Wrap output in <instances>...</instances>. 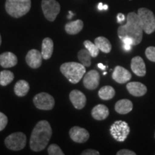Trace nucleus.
<instances>
[{
	"label": "nucleus",
	"instance_id": "obj_1",
	"mask_svg": "<svg viewBox=\"0 0 155 155\" xmlns=\"http://www.w3.org/2000/svg\"><path fill=\"white\" fill-rule=\"evenodd\" d=\"M52 136V129L49 122L45 120L39 121L31 134L30 149L34 152H40L47 147Z\"/></svg>",
	"mask_w": 155,
	"mask_h": 155
},
{
	"label": "nucleus",
	"instance_id": "obj_2",
	"mask_svg": "<svg viewBox=\"0 0 155 155\" xmlns=\"http://www.w3.org/2000/svg\"><path fill=\"white\" fill-rule=\"evenodd\" d=\"M143 31L138 15L135 12H130L127 15V23L121 25L118 29V35L120 39L129 37L133 40L134 45H137L142 40Z\"/></svg>",
	"mask_w": 155,
	"mask_h": 155
},
{
	"label": "nucleus",
	"instance_id": "obj_3",
	"mask_svg": "<svg viewBox=\"0 0 155 155\" xmlns=\"http://www.w3.org/2000/svg\"><path fill=\"white\" fill-rule=\"evenodd\" d=\"M60 69L64 76L73 84L78 83L84 76L86 71L84 65L76 62H68L62 64Z\"/></svg>",
	"mask_w": 155,
	"mask_h": 155
},
{
	"label": "nucleus",
	"instance_id": "obj_4",
	"mask_svg": "<svg viewBox=\"0 0 155 155\" xmlns=\"http://www.w3.org/2000/svg\"><path fill=\"white\" fill-rule=\"evenodd\" d=\"M31 8V0H6L7 12L15 18H19L28 13Z\"/></svg>",
	"mask_w": 155,
	"mask_h": 155
},
{
	"label": "nucleus",
	"instance_id": "obj_5",
	"mask_svg": "<svg viewBox=\"0 0 155 155\" xmlns=\"http://www.w3.org/2000/svg\"><path fill=\"white\" fill-rule=\"evenodd\" d=\"M138 15L143 30L147 34H152L155 31V16L153 12L147 8H140Z\"/></svg>",
	"mask_w": 155,
	"mask_h": 155
},
{
	"label": "nucleus",
	"instance_id": "obj_6",
	"mask_svg": "<svg viewBox=\"0 0 155 155\" xmlns=\"http://www.w3.org/2000/svg\"><path fill=\"white\" fill-rule=\"evenodd\" d=\"M5 144L6 147L10 150H22L26 146L27 137L22 132L13 133L5 139Z\"/></svg>",
	"mask_w": 155,
	"mask_h": 155
},
{
	"label": "nucleus",
	"instance_id": "obj_7",
	"mask_svg": "<svg viewBox=\"0 0 155 155\" xmlns=\"http://www.w3.org/2000/svg\"><path fill=\"white\" fill-rule=\"evenodd\" d=\"M130 132V128L127 122L124 121H116L111 126L110 133L116 141H124Z\"/></svg>",
	"mask_w": 155,
	"mask_h": 155
},
{
	"label": "nucleus",
	"instance_id": "obj_8",
	"mask_svg": "<svg viewBox=\"0 0 155 155\" xmlns=\"http://www.w3.org/2000/svg\"><path fill=\"white\" fill-rule=\"evenodd\" d=\"M42 9L45 18L53 22L61 11V5L55 0H42Z\"/></svg>",
	"mask_w": 155,
	"mask_h": 155
},
{
	"label": "nucleus",
	"instance_id": "obj_9",
	"mask_svg": "<svg viewBox=\"0 0 155 155\" xmlns=\"http://www.w3.org/2000/svg\"><path fill=\"white\" fill-rule=\"evenodd\" d=\"M33 103L38 109L49 111L53 109L55 106V99L47 93H40L35 96Z\"/></svg>",
	"mask_w": 155,
	"mask_h": 155
},
{
	"label": "nucleus",
	"instance_id": "obj_10",
	"mask_svg": "<svg viewBox=\"0 0 155 155\" xmlns=\"http://www.w3.org/2000/svg\"><path fill=\"white\" fill-rule=\"evenodd\" d=\"M100 82L99 73L95 70H91L86 73L83 78V85L87 89L94 90L98 88Z\"/></svg>",
	"mask_w": 155,
	"mask_h": 155
},
{
	"label": "nucleus",
	"instance_id": "obj_11",
	"mask_svg": "<svg viewBox=\"0 0 155 155\" xmlns=\"http://www.w3.org/2000/svg\"><path fill=\"white\" fill-rule=\"evenodd\" d=\"M69 135L71 139L73 141L77 143H84L88 140V131L86 129L79 127H73L69 131Z\"/></svg>",
	"mask_w": 155,
	"mask_h": 155
},
{
	"label": "nucleus",
	"instance_id": "obj_12",
	"mask_svg": "<svg viewBox=\"0 0 155 155\" xmlns=\"http://www.w3.org/2000/svg\"><path fill=\"white\" fill-rule=\"evenodd\" d=\"M42 58L41 52L36 49L30 50L26 55L27 64L32 68H38L41 66Z\"/></svg>",
	"mask_w": 155,
	"mask_h": 155
},
{
	"label": "nucleus",
	"instance_id": "obj_13",
	"mask_svg": "<svg viewBox=\"0 0 155 155\" xmlns=\"http://www.w3.org/2000/svg\"><path fill=\"white\" fill-rule=\"evenodd\" d=\"M112 78L116 82L123 84V83H125L130 81V79L131 78V74L128 70L118 65L114 70Z\"/></svg>",
	"mask_w": 155,
	"mask_h": 155
},
{
	"label": "nucleus",
	"instance_id": "obj_14",
	"mask_svg": "<svg viewBox=\"0 0 155 155\" xmlns=\"http://www.w3.org/2000/svg\"><path fill=\"white\" fill-rule=\"evenodd\" d=\"M70 100L73 106L77 109H82L86 104V97L84 94L78 90H73L70 93Z\"/></svg>",
	"mask_w": 155,
	"mask_h": 155
},
{
	"label": "nucleus",
	"instance_id": "obj_15",
	"mask_svg": "<svg viewBox=\"0 0 155 155\" xmlns=\"http://www.w3.org/2000/svg\"><path fill=\"white\" fill-rule=\"evenodd\" d=\"M131 71L139 77H143L146 75V65L140 56H136L132 58L131 62Z\"/></svg>",
	"mask_w": 155,
	"mask_h": 155
},
{
	"label": "nucleus",
	"instance_id": "obj_16",
	"mask_svg": "<svg viewBox=\"0 0 155 155\" xmlns=\"http://www.w3.org/2000/svg\"><path fill=\"white\" fill-rule=\"evenodd\" d=\"M127 88L129 94L134 96H142L147 91V86L140 82H130L127 83Z\"/></svg>",
	"mask_w": 155,
	"mask_h": 155
},
{
	"label": "nucleus",
	"instance_id": "obj_17",
	"mask_svg": "<svg viewBox=\"0 0 155 155\" xmlns=\"http://www.w3.org/2000/svg\"><path fill=\"white\" fill-rule=\"evenodd\" d=\"M17 63V58L11 52H6L0 55V65L5 68L15 66Z\"/></svg>",
	"mask_w": 155,
	"mask_h": 155
},
{
	"label": "nucleus",
	"instance_id": "obj_18",
	"mask_svg": "<svg viewBox=\"0 0 155 155\" xmlns=\"http://www.w3.org/2000/svg\"><path fill=\"white\" fill-rule=\"evenodd\" d=\"M91 115L94 119L101 121L108 117L109 115V111H108L107 106L104 104H98V105L94 106L92 109Z\"/></svg>",
	"mask_w": 155,
	"mask_h": 155
},
{
	"label": "nucleus",
	"instance_id": "obj_19",
	"mask_svg": "<svg viewBox=\"0 0 155 155\" xmlns=\"http://www.w3.org/2000/svg\"><path fill=\"white\" fill-rule=\"evenodd\" d=\"M133 109V104L129 99H121L118 101L115 104V110L120 114H127Z\"/></svg>",
	"mask_w": 155,
	"mask_h": 155
},
{
	"label": "nucleus",
	"instance_id": "obj_20",
	"mask_svg": "<svg viewBox=\"0 0 155 155\" xmlns=\"http://www.w3.org/2000/svg\"><path fill=\"white\" fill-rule=\"evenodd\" d=\"M54 44L52 39L46 38L42 40V55L44 60H48L52 57L53 53Z\"/></svg>",
	"mask_w": 155,
	"mask_h": 155
},
{
	"label": "nucleus",
	"instance_id": "obj_21",
	"mask_svg": "<svg viewBox=\"0 0 155 155\" xmlns=\"http://www.w3.org/2000/svg\"><path fill=\"white\" fill-rule=\"evenodd\" d=\"M83 28V22L81 19L73 21L67 23L65 26V32L69 35H76L82 30Z\"/></svg>",
	"mask_w": 155,
	"mask_h": 155
},
{
	"label": "nucleus",
	"instance_id": "obj_22",
	"mask_svg": "<svg viewBox=\"0 0 155 155\" xmlns=\"http://www.w3.org/2000/svg\"><path fill=\"white\" fill-rule=\"evenodd\" d=\"M94 43L96 44L99 50L102 51L103 53H109L111 52L112 46L111 42L107 38L104 37H98L95 39Z\"/></svg>",
	"mask_w": 155,
	"mask_h": 155
},
{
	"label": "nucleus",
	"instance_id": "obj_23",
	"mask_svg": "<svg viewBox=\"0 0 155 155\" xmlns=\"http://www.w3.org/2000/svg\"><path fill=\"white\" fill-rule=\"evenodd\" d=\"M30 90V85L25 80H20L17 81L15 86V93L17 96L22 97L28 94Z\"/></svg>",
	"mask_w": 155,
	"mask_h": 155
},
{
	"label": "nucleus",
	"instance_id": "obj_24",
	"mask_svg": "<svg viewBox=\"0 0 155 155\" xmlns=\"http://www.w3.org/2000/svg\"><path fill=\"white\" fill-rule=\"evenodd\" d=\"M115 96V90L113 87L110 86H105L102 87L98 91V96L102 100L112 99Z\"/></svg>",
	"mask_w": 155,
	"mask_h": 155
},
{
	"label": "nucleus",
	"instance_id": "obj_25",
	"mask_svg": "<svg viewBox=\"0 0 155 155\" xmlns=\"http://www.w3.org/2000/svg\"><path fill=\"white\" fill-rule=\"evenodd\" d=\"M91 55L86 49L81 50L78 53V58L80 61V63L85 67H89L91 65Z\"/></svg>",
	"mask_w": 155,
	"mask_h": 155
},
{
	"label": "nucleus",
	"instance_id": "obj_26",
	"mask_svg": "<svg viewBox=\"0 0 155 155\" xmlns=\"http://www.w3.org/2000/svg\"><path fill=\"white\" fill-rule=\"evenodd\" d=\"M14 73L9 71H2L0 72V85L6 86L14 80Z\"/></svg>",
	"mask_w": 155,
	"mask_h": 155
},
{
	"label": "nucleus",
	"instance_id": "obj_27",
	"mask_svg": "<svg viewBox=\"0 0 155 155\" xmlns=\"http://www.w3.org/2000/svg\"><path fill=\"white\" fill-rule=\"evenodd\" d=\"M83 44L93 58H96L98 56V53H99V49L96 45V44L93 43L90 40H86L83 42Z\"/></svg>",
	"mask_w": 155,
	"mask_h": 155
},
{
	"label": "nucleus",
	"instance_id": "obj_28",
	"mask_svg": "<svg viewBox=\"0 0 155 155\" xmlns=\"http://www.w3.org/2000/svg\"><path fill=\"white\" fill-rule=\"evenodd\" d=\"M48 154L50 155H64V153L60 147L57 144H52L48 147Z\"/></svg>",
	"mask_w": 155,
	"mask_h": 155
},
{
	"label": "nucleus",
	"instance_id": "obj_29",
	"mask_svg": "<svg viewBox=\"0 0 155 155\" xmlns=\"http://www.w3.org/2000/svg\"><path fill=\"white\" fill-rule=\"evenodd\" d=\"M145 55L149 61L155 63V47L151 46L147 48L145 51Z\"/></svg>",
	"mask_w": 155,
	"mask_h": 155
},
{
	"label": "nucleus",
	"instance_id": "obj_30",
	"mask_svg": "<svg viewBox=\"0 0 155 155\" xmlns=\"http://www.w3.org/2000/svg\"><path fill=\"white\" fill-rule=\"evenodd\" d=\"M7 123H8V119L7 116L0 112V131L5 129L6 126L7 125Z\"/></svg>",
	"mask_w": 155,
	"mask_h": 155
},
{
	"label": "nucleus",
	"instance_id": "obj_31",
	"mask_svg": "<svg viewBox=\"0 0 155 155\" xmlns=\"http://www.w3.org/2000/svg\"><path fill=\"white\" fill-rule=\"evenodd\" d=\"M117 155H136V153L129 150H121L116 153Z\"/></svg>",
	"mask_w": 155,
	"mask_h": 155
},
{
	"label": "nucleus",
	"instance_id": "obj_32",
	"mask_svg": "<svg viewBox=\"0 0 155 155\" xmlns=\"http://www.w3.org/2000/svg\"><path fill=\"white\" fill-rule=\"evenodd\" d=\"M82 155H99V152L94 150H86L81 153Z\"/></svg>",
	"mask_w": 155,
	"mask_h": 155
},
{
	"label": "nucleus",
	"instance_id": "obj_33",
	"mask_svg": "<svg viewBox=\"0 0 155 155\" xmlns=\"http://www.w3.org/2000/svg\"><path fill=\"white\" fill-rule=\"evenodd\" d=\"M117 20H118V22L119 23L122 22L123 21L125 20V16L122 14V13H119V14H118L117 15Z\"/></svg>",
	"mask_w": 155,
	"mask_h": 155
},
{
	"label": "nucleus",
	"instance_id": "obj_34",
	"mask_svg": "<svg viewBox=\"0 0 155 155\" xmlns=\"http://www.w3.org/2000/svg\"><path fill=\"white\" fill-rule=\"evenodd\" d=\"M98 67L100 69H101V70H105L106 68V67L105 66V65H103L102 63H98Z\"/></svg>",
	"mask_w": 155,
	"mask_h": 155
},
{
	"label": "nucleus",
	"instance_id": "obj_35",
	"mask_svg": "<svg viewBox=\"0 0 155 155\" xmlns=\"http://www.w3.org/2000/svg\"><path fill=\"white\" fill-rule=\"evenodd\" d=\"M98 8L99 10H102V9H104V5H103L101 2L99 3L98 5Z\"/></svg>",
	"mask_w": 155,
	"mask_h": 155
},
{
	"label": "nucleus",
	"instance_id": "obj_36",
	"mask_svg": "<svg viewBox=\"0 0 155 155\" xmlns=\"http://www.w3.org/2000/svg\"><path fill=\"white\" fill-rule=\"evenodd\" d=\"M104 9H108V5H104Z\"/></svg>",
	"mask_w": 155,
	"mask_h": 155
},
{
	"label": "nucleus",
	"instance_id": "obj_37",
	"mask_svg": "<svg viewBox=\"0 0 155 155\" xmlns=\"http://www.w3.org/2000/svg\"><path fill=\"white\" fill-rule=\"evenodd\" d=\"M2 44V37H1V35H0V45H1Z\"/></svg>",
	"mask_w": 155,
	"mask_h": 155
},
{
	"label": "nucleus",
	"instance_id": "obj_38",
	"mask_svg": "<svg viewBox=\"0 0 155 155\" xmlns=\"http://www.w3.org/2000/svg\"><path fill=\"white\" fill-rule=\"evenodd\" d=\"M154 137H155V134H154Z\"/></svg>",
	"mask_w": 155,
	"mask_h": 155
}]
</instances>
